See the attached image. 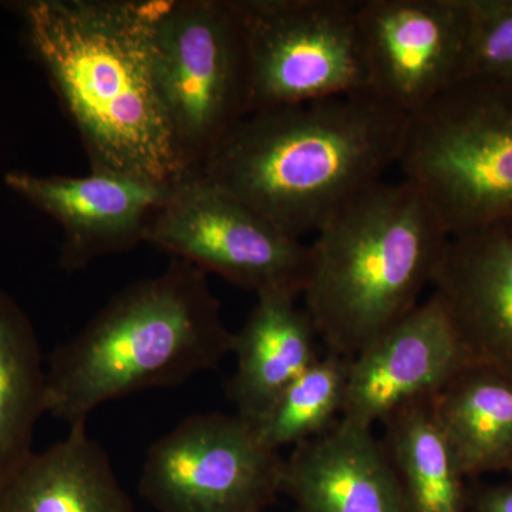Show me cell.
I'll return each instance as SVG.
<instances>
[{
  "mask_svg": "<svg viewBox=\"0 0 512 512\" xmlns=\"http://www.w3.org/2000/svg\"><path fill=\"white\" fill-rule=\"evenodd\" d=\"M165 3L22 0L9 6L79 134L90 171L171 187L188 174L154 70V32Z\"/></svg>",
  "mask_w": 512,
  "mask_h": 512,
  "instance_id": "cell-1",
  "label": "cell"
},
{
  "mask_svg": "<svg viewBox=\"0 0 512 512\" xmlns=\"http://www.w3.org/2000/svg\"><path fill=\"white\" fill-rule=\"evenodd\" d=\"M409 121L370 92L269 107L239 121L195 175L301 239L399 164Z\"/></svg>",
  "mask_w": 512,
  "mask_h": 512,
  "instance_id": "cell-2",
  "label": "cell"
},
{
  "mask_svg": "<svg viewBox=\"0 0 512 512\" xmlns=\"http://www.w3.org/2000/svg\"><path fill=\"white\" fill-rule=\"evenodd\" d=\"M232 346L207 274L173 258L161 274L117 293L53 352L46 414L69 427L87 423L103 404L217 369Z\"/></svg>",
  "mask_w": 512,
  "mask_h": 512,
  "instance_id": "cell-3",
  "label": "cell"
},
{
  "mask_svg": "<svg viewBox=\"0 0 512 512\" xmlns=\"http://www.w3.org/2000/svg\"><path fill=\"white\" fill-rule=\"evenodd\" d=\"M448 234L407 181H380L316 232L303 309L328 352L357 355L420 305Z\"/></svg>",
  "mask_w": 512,
  "mask_h": 512,
  "instance_id": "cell-4",
  "label": "cell"
},
{
  "mask_svg": "<svg viewBox=\"0 0 512 512\" xmlns=\"http://www.w3.org/2000/svg\"><path fill=\"white\" fill-rule=\"evenodd\" d=\"M399 165L448 237L512 220V84L464 80L412 114Z\"/></svg>",
  "mask_w": 512,
  "mask_h": 512,
  "instance_id": "cell-5",
  "label": "cell"
},
{
  "mask_svg": "<svg viewBox=\"0 0 512 512\" xmlns=\"http://www.w3.org/2000/svg\"><path fill=\"white\" fill-rule=\"evenodd\" d=\"M161 103L188 175L249 114V60L237 0H167L154 32Z\"/></svg>",
  "mask_w": 512,
  "mask_h": 512,
  "instance_id": "cell-6",
  "label": "cell"
},
{
  "mask_svg": "<svg viewBox=\"0 0 512 512\" xmlns=\"http://www.w3.org/2000/svg\"><path fill=\"white\" fill-rule=\"evenodd\" d=\"M249 113L369 92L360 0H237Z\"/></svg>",
  "mask_w": 512,
  "mask_h": 512,
  "instance_id": "cell-7",
  "label": "cell"
},
{
  "mask_svg": "<svg viewBox=\"0 0 512 512\" xmlns=\"http://www.w3.org/2000/svg\"><path fill=\"white\" fill-rule=\"evenodd\" d=\"M144 244L256 296H302L311 247L289 237L244 202L187 175L171 185Z\"/></svg>",
  "mask_w": 512,
  "mask_h": 512,
  "instance_id": "cell-8",
  "label": "cell"
},
{
  "mask_svg": "<svg viewBox=\"0 0 512 512\" xmlns=\"http://www.w3.org/2000/svg\"><path fill=\"white\" fill-rule=\"evenodd\" d=\"M282 467L237 414H192L150 447L140 491L158 512H265Z\"/></svg>",
  "mask_w": 512,
  "mask_h": 512,
  "instance_id": "cell-9",
  "label": "cell"
},
{
  "mask_svg": "<svg viewBox=\"0 0 512 512\" xmlns=\"http://www.w3.org/2000/svg\"><path fill=\"white\" fill-rule=\"evenodd\" d=\"M369 92L412 114L466 79L470 0H360Z\"/></svg>",
  "mask_w": 512,
  "mask_h": 512,
  "instance_id": "cell-10",
  "label": "cell"
},
{
  "mask_svg": "<svg viewBox=\"0 0 512 512\" xmlns=\"http://www.w3.org/2000/svg\"><path fill=\"white\" fill-rule=\"evenodd\" d=\"M5 184L60 225L59 265L67 272L144 244L170 190L104 171L80 177L9 171Z\"/></svg>",
  "mask_w": 512,
  "mask_h": 512,
  "instance_id": "cell-11",
  "label": "cell"
},
{
  "mask_svg": "<svg viewBox=\"0 0 512 512\" xmlns=\"http://www.w3.org/2000/svg\"><path fill=\"white\" fill-rule=\"evenodd\" d=\"M473 362L431 293L350 359L342 419L373 427L404 404L436 396Z\"/></svg>",
  "mask_w": 512,
  "mask_h": 512,
  "instance_id": "cell-12",
  "label": "cell"
},
{
  "mask_svg": "<svg viewBox=\"0 0 512 512\" xmlns=\"http://www.w3.org/2000/svg\"><path fill=\"white\" fill-rule=\"evenodd\" d=\"M431 285L474 362L512 376V220L448 238Z\"/></svg>",
  "mask_w": 512,
  "mask_h": 512,
  "instance_id": "cell-13",
  "label": "cell"
},
{
  "mask_svg": "<svg viewBox=\"0 0 512 512\" xmlns=\"http://www.w3.org/2000/svg\"><path fill=\"white\" fill-rule=\"evenodd\" d=\"M281 494L291 498L295 512H409L373 427L342 417L293 447L282 467Z\"/></svg>",
  "mask_w": 512,
  "mask_h": 512,
  "instance_id": "cell-14",
  "label": "cell"
},
{
  "mask_svg": "<svg viewBox=\"0 0 512 512\" xmlns=\"http://www.w3.org/2000/svg\"><path fill=\"white\" fill-rule=\"evenodd\" d=\"M289 295L256 296L244 326L234 333L237 360L228 396L237 416L254 427L279 396L319 359L318 330Z\"/></svg>",
  "mask_w": 512,
  "mask_h": 512,
  "instance_id": "cell-15",
  "label": "cell"
},
{
  "mask_svg": "<svg viewBox=\"0 0 512 512\" xmlns=\"http://www.w3.org/2000/svg\"><path fill=\"white\" fill-rule=\"evenodd\" d=\"M0 512L136 511L106 451L82 423L45 451H33L0 483Z\"/></svg>",
  "mask_w": 512,
  "mask_h": 512,
  "instance_id": "cell-16",
  "label": "cell"
},
{
  "mask_svg": "<svg viewBox=\"0 0 512 512\" xmlns=\"http://www.w3.org/2000/svg\"><path fill=\"white\" fill-rule=\"evenodd\" d=\"M464 476L512 470V376L473 362L434 396Z\"/></svg>",
  "mask_w": 512,
  "mask_h": 512,
  "instance_id": "cell-17",
  "label": "cell"
},
{
  "mask_svg": "<svg viewBox=\"0 0 512 512\" xmlns=\"http://www.w3.org/2000/svg\"><path fill=\"white\" fill-rule=\"evenodd\" d=\"M380 424L409 512H468V478L441 427L434 396L404 404Z\"/></svg>",
  "mask_w": 512,
  "mask_h": 512,
  "instance_id": "cell-18",
  "label": "cell"
},
{
  "mask_svg": "<svg viewBox=\"0 0 512 512\" xmlns=\"http://www.w3.org/2000/svg\"><path fill=\"white\" fill-rule=\"evenodd\" d=\"M46 414V370L35 326L0 288V483L33 453Z\"/></svg>",
  "mask_w": 512,
  "mask_h": 512,
  "instance_id": "cell-19",
  "label": "cell"
},
{
  "mask_svg": "<svg viewBox=\"0 0 512 512\" xmlns=\"http://www.w3.org/2000/svg\"><path fill=\"white\" fill-rule=\"evenodd\" d=\"M349 357L328 352L285 390L254 430L269 450L298 446L335 426L345 406Z\"/></svg>",
  "mask_w": 512,
  "mask_h": 512,
  "instance_id": "cell-20",
  "label": "cell"
},
{
  "mask_svg": "<svg viewBox=\"0 0 512 512\" xmlns=\"http://www.w3.org/2000/svg\"><path fill=\"white\" fill-rule=\"evenodd\" d=\"M466 79L512 84V0H470Z\"/></svg>",
  "mask_w": 512,
  "mask_h": 512,
  "instance_id": "cell-21",
  "label": "cell"
},
{
  "mask_svg": "<svg viewBox=\"0 0 512 512\" xmlns=\"http://www.w3.org/2000/svg\"><path fill=\"white\" fill-rule=\"evenodd\" d=\"M468 512H512V483L470 488Z\"/></svg>",
  "mask_w": 512,
  "mask_h": 512,
  "instance_id": "cell-22",
  "label": "cell"
},
{
  "mask_svg": "<svg viewBox=\"0 0 512 512\" xmlns=\"http://www.w3.org/2000/svg\"><path fill=\"white\" fill-rule=\"evenodd\" d=\"M511 474H512V470H511Z\"/></svg>",
  "mask_w": 512,
  "mask_h": 512,
  "instance_id": "cell-23",
  "label": "cell"
}]
</instances>
